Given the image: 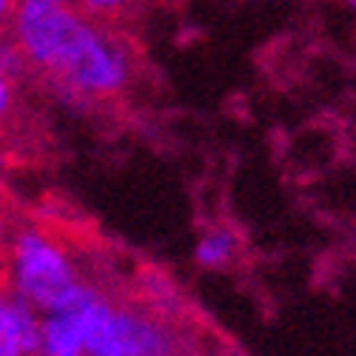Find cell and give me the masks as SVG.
Here are the masks:
<instances>
[{
    "label": "cell",
    "instance_id": "cell-1",
    "mask_svg": "<svg viewBox=\"0 0 356 356\" xmlns=\"http://www.w3.org/2000/svg\"><path fill=\"white\" fill-rule=\"evenodd\" d=\"M9 35L32 83L74 106L117 103L145 74L143 46L129 29L77 6L17 0Z\"/></svg>",
    "mask_w": 356,
    "mask_h": 356
},
{
    "label": "cell",
    "instance_id": "cell-2",
    "mask_svg": "<svg viewBox=\"0 0 356 356\" xmlns=\"http://www.w3.org/2000/svg\"><path fill=\"white\" fill-rule=\"evenodd\" d=\"M80 282V265L60 234L43 222L17 220L3 268V285L23 302L46 314L66 300Z\"/></svg>",
    "mask_w": 356,
    "mask_h": 356
},
{
    "label": "cell",
    "instance_id": "cell-3",
    "mask_svg": "<svg viewBox=\"0 0 356 356\" xmlns=\"http://www.w3.org/2000/svg\"><path fill=\"white\" fill-rule=\"evenodd\" d=\"M120 334V302L80 282L66 300L43 314L40 356H111Z\"/></svg>",
    "mask_w": 356,
    "mask_h": 356
},
{
    "label": "cell",
    "instance_id": "cell-4",
    "mask_svg": "<svg viewBox=\"0 0 356 356\" xmlns=\"http://www.w3.org/2000/svg\"><path fill=\"white\" fill-rule=\"evenodd\" d=\"M29 131H32V123L23 108L17 83L0 69V157L15 154L20 143L32 140Z\"/></svg>",
    "mask_w": 356,
    "mask_h": 356
},
{
    "label": "cell",
    "instance_id": "cell-5",
    "mask_svg": "<svg viewBox=\"0 0 356 356\" xmlns=\"http://www.w3.org/2000/svg\"><path fill=\"white\" fill-rule=\"evenodd\" d=\"M77 3L86 15H92L103 23L129 26L140 20L148 9H154L157 3H165V0H77Z\"/></svg>",
    "mask_w": 356,
    "mask_h": 356
},
{
    "label": "cell",
    "instance_id": "cell-6",
    "mask_svg": "<svg viewBox=\"0 0 356 356\" xmlns=\"http://www.w3.org/2000/svg\"><path fill=\"white\" fill-rule=\"evenodd\" d=\"M234 251H236V240L228 231H211L197 245V262L202 268H222L225 262L234 259Z\"/></svg>",
    "mask_w": 356,
    "mask_h": 356
},
{
    "label": "cell",
    "instance_id": "cell-7",
    "mask_svg": "<svg viewBox=\"0 0 356 356\" xmlns=\"http://www.w3.org/2000/svg\"><path fill=\"white\" fill-rule=\"evenodd\" d=\"M17 220L12 214V205H9V194L0 186V280H3V268H6V257H9V245H12V236H15Z\"/></svg>",
    "mask_w": 356,
    "mask_h": 356
},
{
    "label": "cell",
    "instance_id": "cell-8",
    "mask_svg": "<svg viewBox=\"0 0 356 356\" xmlns=\"http://www.w3.org/2000/svg\"><path fill=\"white\" fill-rule=\"evenodd\" d=\"M111 356H140V350L134 348L129 328H126V305H120V334H117V345H114Z\"/></svg>",
    "mask_w": 356,
    "mask_h": 356
},
{
    "label": "cell",
    "instance_id": "cell-9",
    "mask_svg": "<svg viewBox=\"0 0 356 356\" xmlns=\"http://www.w3.org/2000/svg\"><path fill=\"white\" fill-rule=\"evenodd\" d=\"M15 9H17V0H0V38L12 32Z\"/></svg>",
    "mask_w": 356,
    "mask_h": 356
},
{
    "label": "cell",
    "instance_id": "cell-10",
    "mask_svg": "<svg viewBox=\"0 0 356 356\" xmlns=\"http://www.w3.org/2000/svg\"><path fill=\"white\" fill-rule=\"evenodd\" d=\"M43 3H60V6H77L80 9L77 0H43Z\"/></svg>",
    "mask_w": 356,
    "mask_h": 356
},
{
    "label": "cell",
    "instance_id": "cell-11",
    "mask_svg": "<svg viewBox=\"0 0 356 356\" xmlns=\"http://www.w3.org/2000/svg\"><path fill=\"white\" fill-rule=\"evenodd\" d=\"M353 3H356V0H353Z\"/></svg>",
    "mask_w": 356,
    "mask_h": 356
}]
</instances>
